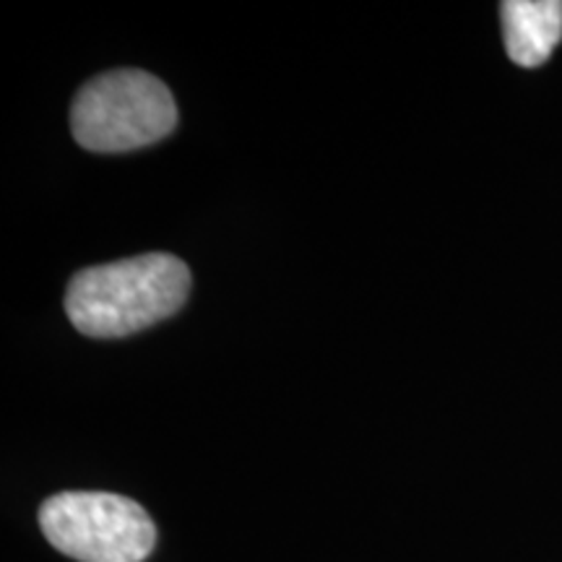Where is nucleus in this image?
Masks as SVG:
<instances>
[{"label":"nucleus","mask_w":562,"mask_h":562,"mask_svg":"<svg viewBox=\"0 0 562 562\" xmlns=\"http://www.w3.org/2000/svg\"><path fill=\"white\" fill-rule=\"evenodd\" d=\"M37 521L55 550L79 562H144L157 547L144 505L115 492H58Z\"/></svg>","instance_id":"3"},{"label":"nucleus","mask_w":562,"mask_h":562,"mask_svg":"<svg viewBox=\"0 0 562 562\" xmlns=\"http://www.w3.org/2000/svg\"><path fill=\"white\" fill-rule=\"evenodd\" d=\"M501 19L505 50L521 68L542 66L562 40V0H505Z\"/></svg>","instance_id":"4"},{"label":"nucleus","mask_w":562,"mask_h":562,"mask_svg":"<svg viewBox=\"0 0 562 562\" xmlns=\"http://www.w3.org/2000/svg\"><path fill=\"white\" fill-rule=\"evenodd\" d=\"M188 294V266L167 252H149L76 273L66 292V313L91 339H123L170 318Z\"/></svg>","instance_id":"1"},{"label":"nucleus","mask_w":562,"mask_h":562,"mask_svg":"<svg viewBox=\"0 0 562 562\" xmlns=\"http://www.w3.org/2000/svg\"><path fill=\"white\" fill-rule=\"evenodd\" d=\"M178 125L172 91L146 70H110L76 94L70 131L83 149L123 154L157 144Z\"/></svg>","instance_id":"2"}]
</instances>
